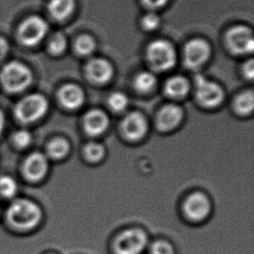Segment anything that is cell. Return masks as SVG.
Wrapping results in <instances>:
<instances>
[{
	"label": "cell",
	"mask_w": 254,
	"mask_h": 254,
	"mask_svg": "<svg viewBox=\"0 0 254 254\" xmlns=\"http://www.w3.org/2000/svg\"><path fill=\"white\" fill-rule=\"evenodd\" d=\"M152 238L143 227H126L112 238L110 252L112 254H146Z\"/></svg>",
	"instance_id": "obj_1"
},
{
	"label": "cell",
	"mask_w": 254,
	"mask_h": 254,
	"mask_svg": "<svg viewBox=\"0 0 254 254\" xmlns=\"http://www.w3.org/2000/svg\"><path fill=\"white\" fill-rule=\"evenodd\" d=\"M7 218L15 228L21 231H30L40 223L42 211L40 207L31 200L17 199L10 205Z\"/></svg>",
	"instance_id": "obj_2"
},
{
	"label": "cell",
	"mask_w": 254,
	"mask_h": 254,
	"mask_svg": "<svg viewBox=\"0 0 254 254\" xmlns=\"http://www.w3.org/2000/svg\"><path fill=\"white\" fill-rule=\"evenodd\" d=\"M0 81L7 91L21 92L31 84L32 74L27 66L21 63H8L1 70Z\"/></svg>",
	"instance_id": "obj_3"
},
{
	"label": "cell",
	"mask_w": 254,
	"mask_h": 254,
	"mask_svg": "<svg viewBox=\"0 0 254 254\" xmlns=\"http://www.w3.org/2000/svg\"><path fill=\"white\" fill-rule=\"evenodd\" d=\"M48 108V102L45 96L32 94L18 102L15 108V115L22 123L30 124L44 117Z\"/></svg>",
	"instance_id": "obj_4"
},
{
	"label": "cell",
	"mask_w": 254,
	"mask_h": 254,
	"mask_svg": "<svg viewBox=\"0 0 254 254\" xmlns=\"http://www.w3.org/2000/svg\"><path fill=\"white\" fill-rule=\"evenodd\" d=\"M48 23L38 15L26 17L17 30V38L26 46H35L46 37L48 33Z\"/></svg>",
	"instance_id": "obj_5"
},
{
	"label": "cell",
	"mask_w": 254,
	"mask_h": 254,
	"mask_svg": "<svg viewBox=\"0 0 254 254\" xmlns=\"http://www.w3.org/2000/svg\"><path fill=\"white\" fill-rule=\"evenodd\" d=\"M212 212V205L207 196L202 192H194L186 199L183 213L186 220L192 224L204 223Z\"/></svg>",
	"instance_id": "obj_6"
},
{
	"label": "cell",
	"mask_w": 254,
	"mask_h": 254,
	"mask_svg": "<svg viewBox=\"0 0 254 254\" xmlns=\"http://www.w3.org/2000/svg\"><path fill=\"white\" fill-rule=\"evenodd\" d=\"M148 59L154 69L165 71L175 65L176 53L169 42L157 40L148 46Z\"/></svg>",
	"instance_id": "obj_7"
},
{
	"label": "cell",
	"mask_w": 254,
	"mask_h": 254,
	"mask_svg": "<svg viewBox=\"0 0 254 254\" xmlns=\"http://www.w3.org/2000/svg\"><path fill=\"white\" fill-rule=\"evenodd\" d=\"M195 94L199 103L208 108L218 106L224 99L223 90L220 86L202 76L195 78Z\"/></svg>",
	"instance_id": "obj_8"
},
{
	"label": "cell",
	"mask_w": 254,
	"mask_h": 254,
	"mask_svg": "<svg viewBox=\"0 0 254 254\" xmlns=\"http://www.w3.org/2000/svg\"><path fill=\"white\" fill-rule=\"evenodd\" d=\"M227 43L236 54H248L254 52V40L251 30L246 26H235L228 31Z\"/></svg>",
	"instance_id": "obj_9"
},
{
	"label": "cell",
	"mask_w": 254,
	"mask_h": 254,
	"mask_svg": "<svg viewBox=\"0 0 254 254\" xmlns=\"http://www.w3.org/2000/svg\"><path fill=\"white\" fill-rule=\"evenodd\" d=\"M210 53V46L206 42L201 39H193L186 45V64L190 69L199 68L206 62Z\"/></svg>",
	"instance_id": "obj_10"
},
{
	"label": "cell",
	"mask_w": 254,
	"mask_h": 254,
	"mask_svg": "<svg viewBox=\"0 0 254 254\" xmlns=\"http://www.w3.org/2000/svg\"><path fill=\"white\" fill-rule=\"evenodd\" d=\"M123 130L130 141H138L144 136L148 130V123L139 112H132L124 118Z\"/></svg>",
	"instance_id": "obj_11"
},
{
	"label": "cell",
	"mask_w": 254,
	"mask_h": 254,
	"mask_svg": "<svg viewBox=\"0 0 254 254\" xmlns=\"http://www.w3.org/2000/svg\"><path fill=\"white\" fill-rule=\"evenodd\" d=\"M48 167V160L45 155L33 153L24 162V175L31 182H38L46 175Z\"/></svg>",
	"instance_id": "obj_12"
},
{
	"label": "cell",
	"mask_w": 254,
	"mask_h": 254,
	"mask_svg": "<svg viewBox=\"0 0 254 254\" xmlns=\"http://www.w3.org/2000/svg\"><path fill=\"white\" fill-rule=\"evenodd\" d=\"M113 68L105 59H94L87 65V75L93 83L104 84L113 76Z\"/></svg>",
	"instance_id": "obj_13"
},
{
	"label": "cell",
	"mask_w": 254,
	"mask_h": 254,
	"mask_svg": "<svg viewBox=\"0 0 254 254\" xmlns=\"http://www.w3.org/2000/svg\"><path fill=\"white\" fill-rule=\"evenodd\" d=\"M59 100L63 106L68 110H74L82 106L84 101V93L79 86L67 84L59 91Z\"/></svg>",
	"instance_id": "obj_14"
},
{
	"label": "cell",
	"mask_w": 254,
	"mask_h": 254,
	"mask_svg": "<svg viewBox=\"0 0 254 254\" xmlns=\"http://www.w3.org/2000/svg\"><path fill=\"white\" fill-rule=\"evenodd\" d=\"M182 116V109L175 104L163 107L157 118L159 128L163 131L171 130L181 123Z\"/></svg>",
	"instance_id": "obj_15"
},
{
	"label": "cell",
	"mask_w": 254,
	"mask_h": 254,
	"mask_svg": "<svg viewBox=\"0 0 254 254\" xmlns=\"http://www.w3.org/2000/svg\"><path fill=\"white\" fill-rule=\"evenodd\" d=\"M109 126V119L106 114L101 110L89 111L84 117V127L90 135H99L106 131Z\"/></svg>",
	"instance_id": "obj_16"
},
{
	"label": "cell",
	"mask_w": 254,
	"mask_h": 254,
	"mask_svg": "<svg viewBox=\"0 0 254 254\" xmlns=\"http://www.w3.org/2000/svg\"><path fill=\"white\" fill-rule=\"evenodd\" d=\"M75 4V0H50L47 10L52 18L57 21H64L71 15Z\"/></svg>",
	"instance_id": "obj_17"
},
{
	"label": "cell",
	"mask_w": 254,
	"mask_h": 254,
	"mask_svg": "<svg viewBox=\"0 0 254 254\" xmlns=\"http://www.w3.org/2000/svg\"><path fill=\"white\" fill-rule=\"evenodd\" d=\"M165 90L170 97L180 99L189 93V83L182 76H174L166 83Z\"/></svg>",
	"instance_id": "obj_18"
},
{
	"label": "cell",
	"mask_w": 254,
	"mask_h": 254,
	"mask_svg": "<svg viewBox=\"0 0 254 254\" xmlns=\"http://www.w3.org/2000/svg\"><path fill=\"white\" fill-rule=\"evenodd\" d=\"M146 254H177L175 244L167 238L151 239Z\"/></svg>",
	"instance_id": "obj_19"
},
{
	"label": "cell",
	"mask_w": 254,
	"mask_h": 254,
	"mask_svg": "<svg viewBox=\"0 0 254 254\" xmlns=\"http://www.w3.org/2000/svg\"><path fill=\"white\" fill-rule=\"evenodd\" d=\"M156 78L152 73L145 71L138 74L134 79V88L139 92L148 93L155 88Z\"/></svg>",
	"instance_id": "obj_20"
},
{
	"label": "cell",
	"mask_w": 254,
	"mask_h": 254,
	"mask_svg": "<svg viewBox=\"0 0 254 254\" xmlns=\"http://www.w3.org/2000/svg\"><path fill=\"white\" fill-rule=\"evenodd\" d=\"M69 143L63 138H57L48 145V155L54 159H62L69 152Z\"/></svg>",
	"instance_id": "obj_21"
},
{
	"label": "cell",
	"mask_w": 254,
	"mask_h": 254,
	"mask_svg": "<svg viewBox=\"0 0 254 254\" xmlns=\"http://www.w3.org/2000/svg\"><path fill=\"white\" fill-rule=\"evenodd\" d=\"M254 107V93L245 92L241 94L235 101V110L241 115L251 113Z\"/></svg>",
	"instance_id": "obj_22"
},
{
	"label": "cell",
	"mask_w": 254,
	"mask_h": 254,
	"mask_svg": "<svg viewBox=\"0 0 254 254\" xmlns=\"http://www.w3.org/2000/svg\"><path fill=\"white\" fill-rule=\"evenodd\" d=\"M75 47L79 55H91L96 49V42L89 35H83L77 38Z\"/></svg>",
	"instance_id": "obj_23"
},
{
	"label": "cell",
	"mask_w": 254,
	"mask_h": 254,
	"mask_svg": "<svg viewBox=\"0 0 254 254\" xmlns=\"http://www.w3.org/2000/svg\"><path fill=\"white\" fill-rule=\"evenodd\" d=\"M17 192V184L10 176L0 177V193L6 198L13 197Z\"/></svg>",
	"instance_id": "obj_24"
},
{
	"label": "cell",
	"mask_w": 254,
	"mask_h": 254,
	"mask_svg": "<svg viewBox=\"0 0 254 254\" xmlns=\"http://www.w3.org/2000/svg\"><path fill=\"white\" fill-rule=\"evenodd\" d=\"M67 40L64 35L58 32L51 38L49 42V51L53 55H60L65 51Z\"/></svg>",
	"instance_id": "obj_25"
},
{
	"label": "cell",
	"mask_w": 254,
	"mask_h": 254,
	"mask_svg": "<svg viewBox=\"0 0 254 254\" xmlns=\"http://www.w3.org/2000/svg\"><path fill=\"white\" fill-rule=\"evenodd\" d=\"M84 154L89 162H99L104 155V148L99 143L90 142L84 148Z\"/></svg>",
	"instance_id": "obj_26"
},
{
	"label": "cell",
	"mask_w": 254,
	"mask_h": 254,
	"mask_svg": "<svg viewBox=\"0 0 254 254\" xmlns=\"http://www.w3.org/2000/svg\"><path fill=\"white\" fill-rule=\"evenodd\" d=\"M109 104L111 110L116 112H122L126 110L128 104V100L127 96L123 93H114L109 98Z\"/></svg>",
	"instance_id": "obj_27"
},
{
	"label": "cell",
	"mask_w": 254,
	"mask_h": 254,
	"mask_svg": "<svg viewBox=\"0 0 254 254\" xmlns=\"http://www.w3.org/2000/svg\"><path fill=\"white\" fill-rule=\"evenodd\" d=\"M141 26L147 31H154L161 24V18L155 12H148L141 18Z\"/></svg>",
	"instance_id": "obj_28"
},
{
	"label": "cell",
	"mask_w": 254,
	"mask_h": 254,
	"mask_svg": "<svg viewBox=\"0 0 254 254\" xmlns=\"http://www.w3.org/2000/svg\"><path fill=\"white\" fill-rule=\"evenodd\" d=\"M14 143L18 148H26L31 142V134L29 131L18 130L14 134Z\"/></svg>",
	"instance_id": "obj_29"
},
{
	"label": "cell",
	"mask_w": 254,
	"mask_h": 254,
	"mask_svg": "<svg viewBox=\"0 0 254 254\" xmlns=\"http://www.w3.org/2000/svg\"><path fill=\"white\" fill-rule=\"evenodd\" d=\"M142 3L148 10H155L164 6L169 0H141Z\"/></svg>",
	"instance_id": "obj_30"
},
{
	"label": "cell",
	"mask_w": 254,
	"mask_h": 254,
	"mask_svg": "<svg viewBox=\"0 0 254 254\" xmlns=\"http://www.w3.org/2000/svg\"><path fill=\"white\" fill-rule=\"evenodd\" d=\"M244 74L245 76L248 79L252 80L254 76V64L253 60H250L249 62L247 63L244 66Z\"/></svg>",
	"instance_id": "obj_31"
},
{
	"label": "cell",
	"mask_w": 254,
	"mask_h": 254,
	"mask_svg": "<svg viewBox=\"0 0 254 254\" xmlns=\"http://www.w3.org/2000/svg\"><path fill=\"white\" fill-rule=\"evenodd\" d=\"M9 51V44L5 38L0 36V59H3Z\"/></svg>",
	"instance_id": "obj_32"
},
{
	"label": "cell",
	"mask_w": 254,
	"mask_h": 254,
	"mask_svg": "<svg viewBox=\"0 0 254 254\" xmlns=\"http://www.w3.org/2000/svg\"><path fill=\"white\" fill-rule=\"evenodd\" d=\"M3 127H4V116L3 112L0 110V134H2Z\"/></svg>",
	"instance_id": "obj_33"
}]
</instances>
